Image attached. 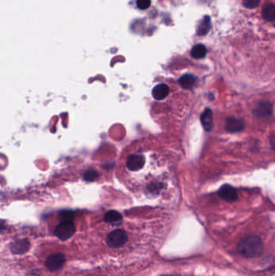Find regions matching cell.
Segmentation results:
<instances>
[{"label":"cell","instance_id":"11","mask_svg":"<svg viewBox=\"0 0 275 276\" xmlns=\"http://www.w3.org/2000/svg\"><path fill=\"white\" fill-rule=\"evenodd\" d=\"M103 221H105L106 223L112 225V226H119L123 221V216L119 212H117L115 210H112V211H109V212L105 213V215L103 216Z\"/></svg>","mask_w":275,"mask_h":276},{"label":"cell","instance_id":"2","mask_svg":"<svg viewBox=\"0 0 275 276\" xmlns=\"http://www.w3.org/2000/svg\"><path fill=\"white\" fill-rule=\"evenodd\" d=\"M264 245L261 237L257 235H246L237 245L239 253L249 258H257L263 251Z\"/></svg>","mask_w":275,"mask_h":276},{"label":"cell","instance_id":"15","mask_svg":"<svg viewBox=\"0 0 275 276\" xmlns=\"http://www.w3.org/2000/svg\"><path fill=\"white\" fill-rule=\"evenodd\" d=\"M262 16L267 21H275V4L269 3L264 6Z\"/></svg>","mask_w":275,"mask_h":276},{"label":"cell","instance_id":"7","mask_svg":"<svg viewBox=\"0 0 275 276\" xmlns=\"http://www.w3.org/2000/svg\"><path fill=\"white\" fill-rule=\"evenodd\" d=\"M218 195L220 196V198L229 203L235 202L238 199L237 191H236V189L234 188L233 186H231L229 184L223 185L219 189Z\"/></svg>","mask_w":275,"mask_h":276},{"label":"cell","instance_id":"3","mask_svg":"<svg viewBox=\"0 0 275 276\" xmlns=\"http://www.w3.org/2000/svg\"><path fill=\"white\" fill-rule=\"evenodd\" d=\"M128 242V234L123 230H113L107 237V243L112 248H119Z\"/></svg>","mask_w":275,"mask_h":276},{"label":"cell","instance_id":"6","mask_svg":"<svg viewBox=\"0 0 275 276\" xmlns=\"http://www.w3.org/2000/svg\"><path fill=\"white\" fill-rule=\"evenodd\" d=\"M273 104L269 101H261L253 109L252 113L257 118H269L273 115Z\"/></svg>","mask_w":275,"mask_h":276},{"label":"cell","instance_id":"1","mask_svg":"<svg viewBox=\"0 0 275 276\" xmlns=\"http://www.w3.org/2000/svg\"><path fill=\"white\" fill-rule=\"evenodd\" d=\"M156 160L150 149L139 147L130 151L123 161V177L132 191L154 197L161 192L165 185L153 177L158 170Z\"/></svg>","mask_w":275,"mask_h":276},{"label":"cell","instance_id":"16","mask_svg":"<svg viewBox=\"0 0 275 276\" xmlns=\"http://www.w3.org/2000/svg\"><path fill=\"white\" fill-rule=\"evenodd\" d=\"M206 54V48L204 45L199 44L193 47L191 49V56L196 59L204 58Z\"/></svg>","mask_w":275,"mask_h":276},{"label":"cell","instance_id":"4","mask_svg":"<svg viewBox=\"0 0 275 276\" xmlns=\"http://www.w3.org/2000/svg\"><path fill=\"white\" fill-rule=\"evenodd\" d=\"M76 228L70 221H63L58 225L55 230V235L62 241H66L73 236Z\"/></svg>","mask_w":275,"mask_h":276},{"label":"cell","instance_id":"12","mask_svg":"<svg viewBox=\"0 0 275 276\" xmlns=\"http://www.w3.org/2000/svg\"><path fill=\"white\" fill-rule=\"evenodd\" d=\"M169 92H170L169 87L165 83H160V84H158L156 87H154L153 92H152V94H153L154 99H157V100H161V99H165L168 96Z\"/></svg>","mask_w":275,"mask_h":276},{"label":"cell","instance_id":"10","mask_svg":"<svg viewBox=\"0 0 275 276\" xmlns=\"http://www.w3.org/2000/svg\"><path fill=\"white\" fill-rule=\"evenodd\" d=\"M11 251L14 254H23L30 249V242L28 239L17 240L10 246Z\"/></svg>","mask_w":275,"mask_h":276},{"label":"cell","instance_id":"20","mask_svg":"<svg viewBox=\"0 0 275 276\" xmlns=\"http://www.w3.org/2000/svg\"></svg>","mask_w":275,"mask_h":276},{"label":"cell","instance_id":"5","mask_svg":"<svg viewBox=\"0 0 275 276\" xmlns=\"http://www.w3.org/2000/svg\"><path fill=\"white\" fill-rule=\"evenodd\" d=\"M66 262V257L63 253H53L46 261V266L50 272H56L61 269Z\"/></svg>","mask_w":275,"mask_h":276},{"label":"cell","instance_id":"8","mask_svg":"<svg viewBox=\"0 0 275 276\" xmlns=\"http://www.w3.org/2000/svg\"><path fill=\"white\" fill-rule=\"evenodd\" d=\"M246 128V122L243 119L231 117L228 119L225 124V129L229 133H240Z\"/></svg>","mask_w":275,"mask_h":276},{"label":"cell","instance_id":"9","mask_svg":"<svg viewBox=\"0 0 275 276\" xmlns=\"http://www.w3.org/2000/svg\"><path fill=\"white\" fill-rule=\"evenodd\" d=\"M200 121L206 132H211L213 129V113L210 108H206L200 116Z\"/></svg>","mask_w":275,"mask_h":276},{"label":"cell","instance_id":"14","mask_svg":"<svg viewBox=\"0 0 275 276\" xmlns=\"http://www.w3.org/2000/svg\"><path fill=\"white\" fill-rule=\"evenodd\" d=\"M211 28V18L209 16H205L203 19L202 21L200 22V24L198 26L197 33L200 36H204L208 33L209 30Z\"/></svg>","mask_w":275,"mask_h":276},{"label":"cell","instance_id":"19","mask_svg":"<svg viewBox=\"0 0 275 276\" xmlns=\"http://www.w3.org/2000/svg\"><path fill=\"white\" fill-rule=\"evenodd\" d=\"M97 177V175L92 170V171H89V172H87L86 174L85 178L87 179V180H89V181H92V180H94L95 178Z\"/></svg>","mask_w":275,"mask_h":276},{"label":"cell","instance_id":"13","mask_svg":"<svg viewBox=\"0 0 275 276\" xmlns=\"http://www.w3.org/2000/svg\"><path fill=\"white\" fill-rule=\"evenodd\" d=\"M196 78L193 74H184L181 78H179V83L182 88L185 89H190L193 86L195 85Z\"/></svg>","mask_w":275,"mask_h":276},{"label":"cell","instance_id":"17","mask_svg":"<svg viewBox=\"0 0 275 276\" xmlns=\"http://www.w3.org/2000/svg\"><path fill=\"white\" fill-rule=\"evenodd\" d=\"M261 0H243V4L249 9H253L260 4Z\"/></svg>","mask_w":275,"mask_h":276},{"label":"cell","instance_id":"18","mask_svg":"<svg viewBox=\"0 0 275 276\" xmlns=\"http://www.w3.org/2000/svg\"><path fill=\"white\" fill-rule=\"evenodd\" d=\"M151 0H137V6L140 10H146L150 7Z\"/></svg>","mask_w":275,"mask_h":276}]
</instances>
